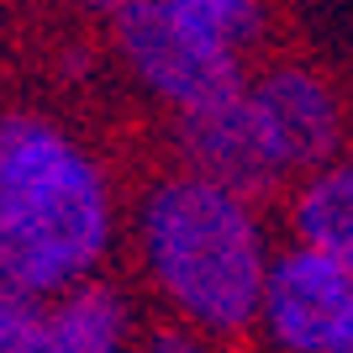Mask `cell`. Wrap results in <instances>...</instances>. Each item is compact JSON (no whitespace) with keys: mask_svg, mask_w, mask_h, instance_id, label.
<instances>
[{"mask_svg":"<svg viewBox=\"0 0 353 353\" xmlns=\"http://www.w3.org/2000/svg\"><path fill=\"white\" fill-rule=\"evenodd\" d=\"M248 105L280 169H311L338 143V105H332L327 85H316L301 69H280L264 85H253Z\"/></svg>","mask_w":353,"mask_h":353,"instance_id":"obj_6","label":"cell"},{"mask_svg":"<svg viewBox=\"0 0 353 353\" xmlns=\"http://www.w3.org/2000/svg\"><path fill=\"white\" fill-rule=\"evenodd\" d=\"M121 343H127L121 295L105 290V285H85V290H69L48 311L37 353H121Z\"/></svg>","mask_w":353,"mask_h":353,"instance_id":"obj_7","label":"cell"},{"mask_svg":"<svg viewBox=\"0 0 353 353\" xmlns=\"http://www.w3.org/2000/svg\"><path fill=\"white\" fill-rule=\"evenodd\" d=\"M174 6L185 16H195L201 27H211L216 37H227V43H243L259 27V6L253 0H174Z\"/></svg>","mask_w":353,"mask_h":353,"instance_id":"obj_10","label":"cell"},{"mask_svg":"<svg viewBox=\"0 0 353 353\" xmlns=\"http://www.w3.org/2000/svg\"><path fill=\"white\" fill-rule=\"evenodd\" d=\"M153 280L206 327H243L264 311V243L243 195L206 179H169L143 206Z\"/></svg>","mask_w":353,"mask_h":353,"instance_id":"obj_2","label":"cell"},{"mask_svg":"<svg viewBox=\"0 0 353 353\" xmlns=\"http://www.w3.org/2000/svg\"><path fill=\"white\" fill-rule=\"evenodd\" d=\"M338 353H353V322H348V332H343V343H338Z\"/></svg>","mask_w":353,"mask_h":353,"instance_id":"obj_12","label":"cell"},{"mask_svg":"<svg viewBox=\"0 0 353 353\" xmlns=\"http://www.w3.org/2000/svg\"><path fill=\"white\" fill-rule=\"evenodd\" d=\"M43 322H48V311L37 306V295L0 280V353H37Z\"/></svg>","mask_w":353,"mask_h":353,"instance_id":"obj_9","label":"cell"},{"mask_svg":"<svg viewBox=\"0 0 353 353\" xmlns=\"http://www.w3.org/2000/svg\"><path fill=\"white\" fill-rule=\"evenodd\" d=\"M295 232H301V248L322 253L353 274V163L348 169H322L301 190Z\"/></svg>","mask_w":353,"mask_h":353,"instance_id":"obj_8","label":"cell"},{"mask_svg":"<svg viewBox=\"0 0 353 353\" xmlns=\"http://www.w3.org/2000/svg\"><path fill=\"white\" fill-rule=\"evenodd\" d=\"M179 143H185V159L195 163V179L221 185L232 195L264 190V185H274V174H285L264 143V127L248 105V90L237 101L211 105V111H190Z\"/></svg>","mask_w":353,"mask_h":353,"instance_id":"obj_5","label":"cell"},{"mask_svg":"<svg viewBox=\"0 0 353 353\" xmlns=\"http://www.w3.org/2000/svg\"><path fill=\"white\" fill-rule=\"evenodd\" d=\"M117 37L132 69L143 74V85L169 95L185 117L243 95L232 43L185 16L174 0H121Z\"/></svg>","mask_w":353,"mask_h":353,"instance_id":"obj_3","label":"cell"},{"mask_svg":"<svg viewBox=\"0 0 353 353\" xmlns=\"http://www.w3.org/2000/svg\"><path fill=\"white\" fill-rule=\"evenodd\" d=\"M85 6H121V0H85Z\"/></svg>","mask_w":353,"mask_h":353,"instance_id":"obj_13","label":"cell"},{"mask_svg":"<svg viewBox=\"0 0 353 353\" xmlns=\"http://www.w3.org/2000/svg\"><path fill=\"white\" fill-rule=\"evenodd\" d=\"M148 353H206L190 332H159V338L148 343Z\"/></svg>","mask_w":353,"mask_h":353,"instance_id":"obj_11","label":"cell"},{"mask_svg":"<svg viewBox=\"0 0 353 353\" xmlns=\"http://www.w3.org/2000/svg\"><path fill=\"white\" fill-rule=\"evenodd\" d=\"M264 322L290 353H338L353 322V274L311 248L285 253L264 280Z\"/></svg>","mask_w":353,"mask_h":353,"instance_id":"obj_4","label":"cell"},{"mask_svg":"<svg viewBox=\"0 0 353 353\" xmlns=\"http://www.w3.org/2000/svg\"><path fill=\"white\" fill-rule=\"evenodd\" d=\"M111 237V201L85 148L43 117H0V280L69 290Z\"/></svg>","mask_w":353,"mask_h":353,"instance_id":"obj_1","label":"cell"}]
</instances>
